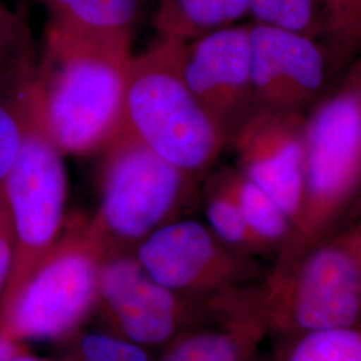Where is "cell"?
I'll list each match as a JSON object with an SVG mask.
<instances>
[{
	"label": "cell",
	"mask_w": 361,
	"mask_h": 361,
	"mask_svg": "<svg viewBox=\"0 0 361 361\" xmlns=\"http://www.w3.org/2000/svg\"><path fill=\"white\" fill-rule=\"evenodd\" d=\"M129 34H95L49 22L32 91L63 154L104 149L119 128L129 75Z\"/></svg>",
	"instance_id": "cell-1"
},
{
	"label": "cell",
	"mask_w": 361,
	"mask_h": 361,
	"mask_svg": "<svg viewBox=\"0 0 361 361\" xmlns=\"http://www.w3.org/2000/svg\"><path fill=\"white\" fill-rule=\"evenodd\" d=\"M180 44L161 38L131 59L118 130L197 180L229 141L189 90L180 71Z\"/></svg>",
	"instance_id": "cell-2"
},
{
	"label": "cell",
	"mask_w": 361,
	"mask_h": 361,
	"mask_svg": "<svg viewBox=\"0 0 361 361\" xmlns=\"http://www.w3.org/2000/svg\"><path fill=\"white\" fill-rule=\"evenodd\" d=\"M302 178L297 238L314 243L329 237L361 195V54L305 113Z\"/></svg>",
	"instance_id": "cell-3"
},
{
	"label": "cell",
	"mask_w": 361,
	"mask_h": 361,
	"mask_svg": "<svg viewBox=\"0 0 361 361\" xmlns=\"http://www.w3.org/2000/svg\"><path fill=\"white\" fill-rule=\"evenodd\" d=\"M104 149L101 204L89 219L104 261L133 255L145 238L171 222L195 180L123 130Z\"/></svg>",
	"instance_id": "cell-4"
},
{
	"label": "cell",
	"mask_w": 361,
	"mask_h": 361,
	"mask_svg": "<svg viewBox=\"0 0 361 361\" xmlns=\"http://www.w3.org/2000/svg\"><path fill=\"white\" fill-rule=\"evenodd\" d=\"M262 290L268 329L290 335L361 324V259L340 235L295 238Z\"/></svg>",
	"instance_id": "cell-5"
},
{
	"label": "cell",
	"mask_w": 361,
	"mask_h": 361,
	"mask_svg": "<svg viewBox=\"0 0 361 361\" xmlns=\"http://www.w3.org/2000/svg\"><path fill=\"white\" fill-rule=\"evenodd\" d=\"M102 262L89 219L66 222L58 244L13 298L0 305V331L22 344L70 335L98 301Z\"/></svg>",
	"instance_id": "cell-6"
},
{
	"label": "cell",
	"mask_w": 361,
	"mask_h": 361,
	"mask_svg": "<svg viewBox=\"0 0 361 361\" xmlns=\"http://www.w3.org/2000/svg\"><path fill=\"white\" fill-rule=\"evenodd\" d=\"M1 185L13 217L15 256L0 305L13 298L47 257L66 226L68 185L63 153L42 122L32 85L27 94L23 143Z\"/></svg>",
	"instance_id": "cell-7"
},
{
	"label": "cell",
	"mask_w": 361,
	"mask_h": 361,
	"mask_svg": "<svg viewBox=\"0 0 361 361\" xmlns=\"http://www.w3.org/2000/svg\"><path fill=\"white\" fill-rule=\"evenodd\" d=\"M135 257L158 284L173 292L213 297L253 277L249 256L222 244L197 221H171L145 238Z\"/></svg>",
	"instance_id": "cell-8"
},
{
	"label": "cell",
	"mask_w": 361,
	"mask_h": 361,
	"mask_svg": "<svg viewBox=\"0 0 361 361\" xmlns=\"http://www.w3.org/2000/svg\"><path fill=\"white\" fill-rule=\"evenodd\" d=\"M180 63L189 90L231 141L255 109L249 27H224L182 42Z\"/></svg>",
	"instance_id": "cell-9"
},
{
	"label": "cell",
	"mask_w": 361,
	"mask_h": 361,
	"mask_svg": "<svg viewBox=\"0 0 361 361\" xmlns=\"http://www.w3.org/2000/svg\"><path fill=\"white\" fill-rule=\"evenodd\" d=\"M305 113L256 107L229 141L238 171L271 197L296 231L302 178V128Z\"/></svg>",
	"instance_id": "cell-10"
},
{
	"label": "cell",
	"mask_w": 361,
	"mask_h": 361,
	"mask_svg": "<svg viewBox=\"0 0 361 361\" xmlns=\"http://www.w3.org/2000/svg\"><path fill=\"white\" fill-rule=\"evenodd\" d=\"M255 109L307 113L323 90L329 56L305 34L280 27H249Z\"/></svg>",
	"instance_id": "cell-11"
},
{
	"label": "cell",
	"mask_w": 361,
	"mask_h": 361,
	"mask_svg": "<svg viewBox=\"0 0 361 361\" xmlns=\"http://www.w3.org/2000/svg\"><path fill=\"white\" fill-rule=\"evenodd\" d=\"M98 300L126 340L138 345L166 343L186 320V307L176 292L153 280L135 255L104 259Z\"/></svg>",
	"instance_id": "cell-12"
},
{
	"label": "cell",
	"mask_w": 361,
	"mask_h": 361,
	"mask_svg": "<svg viewBox=\"0 0 361 361\" xmlns=\"http://www.w3.org/2000/svg\"><path fill=\"white\" fill-rule=\"evenodd\" d=\"M219 324L176 336L161 361H246L268 329L261 295L229 293L214 300Z\"/></svg>",
	"instance_id": "cell-13"
},
{
	"label": "cell",
	"mask_w": 361,
	"mask_h": 361,
	"mask_svg": "<svg viewBox=\"0 0 361 361\" xmlns=\"http://www.w3.org/2000/svg\"><path fill=\"white\" fill-rule=\"evenodd\" d=\"M250 10V0H159L155 27L161 38L188 42L234 26Z\"/></svg>",
	"instance_id": "cell-14"
},
{
	"label": "cell",
	"mask_w": 361,
	"mask_h": 361,
	"mask_svg": "<svg viewBox=\"0 0 361 361\" xmlns=\"http://www.w3.org/2000/svg\"><path fill=\"white\" fill-rule=\"evenodd\" d=\"M38 62L26 19L0 0V90L25 92L35 79Z\"/></svg>",
	"instance_id": "cell-15"
},
{
	"label": "cell",
	"mask_w": 361,
	"mask_h": 361,
	"mask_svg": "<svg viewBox=\"0 0 361 361\" xmlns=\"http://www.w3.org/2000/svg\"><path fill=\"white\" fill-rule=\"evenodd\" d=\"M50 22L95 34H129L140 0H40Z\"/></svg>",
	"instance_id": "cell-16"
},
{
	"label": "cell",
	"mask_w": 361,
	"mask_h": 361,
	"mask_svg": "<svg viewBox=\"0 0 361 361\" xmlns=\"http://www.w3.org/2000/svg\"><path fill=\"white\" fill-rule=\"evenodd\" d=\"M233 190L247 226L269 250L297 238L293 224L268 194L238 170H228Z\"/></svg>",
	"instance_id": "cell-17"
},
{
	"label": "cell",
	"mask_w": 361,
	"mask_h": 361,
	"mask_svg": "<svg viewBox=\"0 0 361 361\" xmlns=\"http://www.w3.org/2000/svg\"><path fill=\"white\" fill-rule=\"evenodd\" d=\"M205 210L210 231L222 244L246 256L269 250L247 226L228 170L219 174L207 186Z\"/></svg>",
	"instance_id": "cell-18"
},
{
	"label": "cell",
	"mask_w": 361,
	"mask_h": 361,
	"mask_svg": "<svg viewBox=\"0 0 361 361\" xmlns=\"http://www.w3.org/2000/svg\"><path fill=\"white\" fill-rule=\"evenodd\" d=\"M286 361H361V324L304 334Z\"/></svg>",
	"instance_id": "cell-19"
},
{
	"label": "cell",
	"mask_w": 361,
	"mask_h": 361,
	"mask_svg": "<svg viewBox=\"0 0 361 361\" xmlns=\"http://www.w3.org/2000/svg\"><path fill=\"white\" fill-rule=\"evenodd\" d=\"M28 89L20 94L0 90V185L13 168L23 143Z\"/></svg>",
	"instance_id": "cell-20"
},
{
	"label": "cell",
	"mask_w": 361,
	"mask_h": 361,
	"mask_svg": "<svg viewBox=\"0 0 361 361\" xmlns=\"http://www.w3.org/2000/svg\"><path fill=\"white\" fill-rule=\"evenodd\" d=\"M256 23L280 27L314 38L316 0H250Z\"/></svg>",
	"instance_id": "cell-21"
},
{
	"label": "cell",
	"mask_w": 361,
	"mask_h": 361,
	"mask_svg": "<svg viewBox=\"0 0 361 361\" xmlns=\"http://www.w3.org/2000/svg\"><path fill=\"white\" fill-rule=\"evenodd\" d=\"M335 37V65L353 62L361 54V0H340L335 15L329 19Z\"/></svg>",
	"instance_id": "cell-22"
},
{
	"label": "cell",
	"mask_w": 361,
	"mask_h": 361,
	"mask_svg": "<svg viewBox=\"0 0 361 361\" xmlns=\"http://www.w3.org/2000/svg\"><path fill=\"white\" fill-rule=\"evenodd\" d=\"M74 361H149L141 345L104 334L83 336L75 348Z\"/></svg>",
	"instance_id": "cell-23"
},
{
	"label": "cell",
	"mask_w": 361,
	"mask_h": 361,
	"mask_svg": "<svg viewBox=\"0 0 361 361\" xmlns=\"http://www.w3.org/2000/svg\"><path fill=\"white\" fill-rule=\"evenodd\" d=\"M15 256V231L3 185H0V300L6 290Z\"/></svg>",
	"instance_id": "cell-24"
},
{
	"label": "cell",
	"mask_w": 361,
	"mask_h": 361,
	"mask_svg": "<svg viewBox=\"0 0 361 361\" xmlns=\"http://www.w3.org/2000/svg\"><path fill=\"white\" fill-rule=\"evenodd\" d=\"M25 345L18 343L0 331V361H8L16 353L25 350Z\"/></svg>",
	"instance_id": "cell-25"
},
{
	"label": "cell",
	"mask_w": 361,
	"mask_h": 361,
	"mask_svg": "<svg viewBox=\"0 0 361 361\" xmlns=\"http://www.w3.org/2000/svg\"><path fill=\"white\" fill-rule=\"evenodd\" d=\"M344 243L356 253V256L361 259V222L353 229H350L348 232L338 234Z\"/></svg>",
	"instance_id": "cell-26"
},
{
	"label": "cell",
	"mask_w": 361,
	"mask_h": 361,
	"mask_svg": "<svg viewBox=\"0 0 361 361\" xmlns=\"http://www.w3.org/2000/svg\"><path fill=\"white\" fill-rule=\"evenodd\" d=\"M8 361H49L44 360V359H40V357H37V356H34V355H31V353H28L26 349L25 350H22V352H19V353H16L13 357H11Z\"/></svg>",
	"instance_id": "cell-27"
},
{
	"label": "cell",
	"mask_w": 361,
	"mask_h": 361,
	"mask_svg": "<svg viewBox=\"0 0 361 361\" xmlns=\"http://www.w3.org/2000/svg\"><path fill=\"white\" fill-rule=\"evenodd\" d=\"M323 1L325 3L326 11H328V19H331L335 15L337 8H338L340 0H323Z\"/></svg>",
	"instance_id": "cell-28"
}]
</instances>
